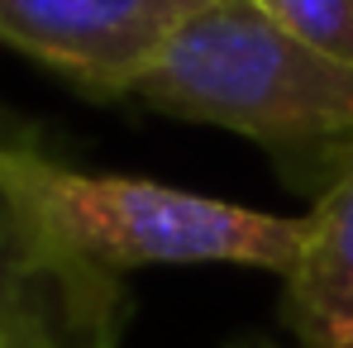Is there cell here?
I'll return each mask as SVG.
<instances>
[{
    "mask_svg": "<svg viewBox=\"0 0 353 348\" xmlns=\"http://www.w3.org/2000/svg\"><path fill=\"white\" fill-rule=\"evenodd\" d=\"M0 186L58 258L110 277L134 267L196 263H230L287 277L305 238V220L292 215H263L143 176L77 172L5 139Z\"/></svg>",
    "mask_w": 353,
    "mask_h": 348,
    "instance_id": "6da1fadb",
    "label": "cell"
},
{
    "mask_svg": "<svg viewBox=\"0 0 353 348\" xmlns=\"http://www.w3.org/2000/svg\"><path fill=\"white\" fill-rule=\"evenodd\" d=\"M129 96L272 153H353V67L292 39L253 0H210L186 14Z\"/></svg>",
    "mask_w": 353,
    "mask_h": 348,
    "instance_id": "7a4b0ae2",
    "label": "cell"
},
{
    "mask_svg": "<svg viewBox=\"0 0 353 348\" xmlns=\"http://www.w3.org/2000/svg\"><path fill=\"white\" fill-rule=\"evenodd\" d=\"M210 0H0V43L86 96H129L148 58Z\"/></svg>",
    "mask_w": 353,
    "mask_h": 348,
    "instance_id": "3957f363",
    "label": "cell"
},
{
    "mask_svg": "<svg viewBox=\"0 0 353 348\" xmlns=\"http://www.w3.org/2000/svg\"><path fill=\"white\" fill-rule=\"evenodd\" d=\"M282 325L296 348H353V153L305 215V238L282 277Z\"/></svg>",
    "mask_w": 353,
    "mask_h": 348,
    "instance_id": "277c9868",
    "label": "cell"
},
{
    "mask_svg": "<svg viewBox=\"0 0 353 348\" xmlns=\"http://www.w3.org/2000/svg\"><path fill=\"white\" fill-rule=\"evenodd\" d=\"M124 291L119 277L72 267L0 339V348H115Z\"/></svg>",
    "mask_w": 353,
    "mask_h": 348,
    "instance_id": "5b68a950",
    "label": "cell"
},
{
    "mask_svg": "<svg viewBox=\"0 0 353 348\" xmlns=\"http://www.w3.org/2000/svg\"><path fill=\"white\" fill-rule=\"evenodd\" d=\"M72 267H81V263L58 258V253L34 234V225L24 220V210L14 205V196L0 186V339H5L10 325L53 287V282H62Z\"/></svg>",
    "mask_w": 353,
    "mask_h": 348,
    "instance_id": "8992f818",
    "label": "cell"
},
{
    "mask_svg": "<svg viewBox=\"0 0 353 348\" xmlns=\"http://www.w3.org/2000/svg\"><path fill=\"white\" fill-rule=\"evenodd\" d=\"M253 5L292 39L353 67V0H253Z\"/></svg>",
    "mask_w": 353,
    "mask_h": 348,
    "instance_id": "52a82bcc",
    "label": "cell"
},
{
    "mask_svg": "<svg viewBox=\"0 0 353 348\" xmlns=\"http://www.w3.org/2000/svg\"><path fill=\"white\" fill-rule=\"evenodd\" d=\"M230 348H277L272 339H263V334H243V339H234Z\"/></svg>",
    "mask_w": 353,
    "mask_h": 348,
    "instance_id": "ba28073f",
    "label": "cell"
}]
</instances>
